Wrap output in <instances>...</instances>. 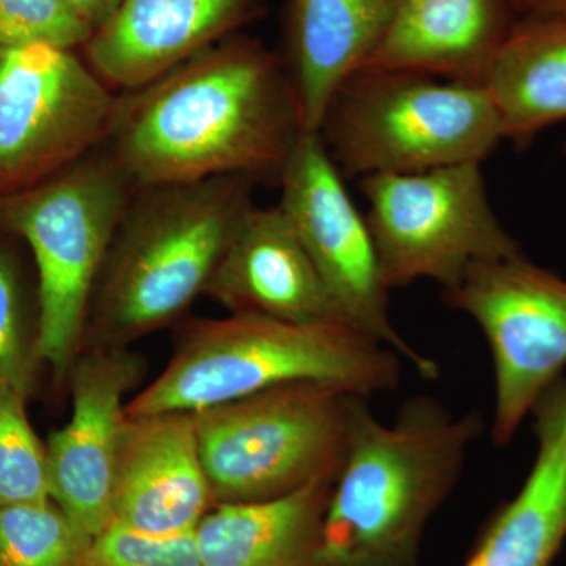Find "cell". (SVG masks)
<instances>
[{"instance_id": "obj_3", "label": "cell", "mask_w": 566, "mask_h": 566, "mask_svg": "<svg viewBox=\"0 0 566 566\" xmlns=\"http://www.w3.org/2000/svg\"><path fill=\"white\" fill-rule=\"evenodd\" d=\"M253 182L223 175L134 192L96 283L82 349L128 348L174 323L207 289L253 205Z\"/></svg>"}, {"instance_id": "obj_26", "label": "cell", "mask_w": 566, "mask_h": 566, "mask_svg": "<svg viewBox=\"0 0 566 566\" xmlns=\"http://www.w3.org/2000/svg\"><path fill=\"white\" fill-rule=\"evenodd\" d=\"M63 3L95 32L114 17L122 0H63Z\"/></svg>"}, {"instance_id": "obj_22", "label": "cell", "mask_w": 566, "mask_h": 566, "mask_svg": "<svg viewBox=\"0 0 566 566\" xmlns=\"http://www.w3.org/2000/svg\"><path fill=\"white\" fill-rule=\"evenodd\" d=\"M25 398L0 382V506L51 499L46 447L29 422Z\"/></svg>"}, {"instance_id": "obj_6", "label": "cell", "mask_w": 566, "mask_h": 566, "mask_svg": "<svg viewBox=\"0 0 566 566\" xmlns=\"http://www.w3.org/2000/svg\"><path fill=\"white\" fill-rule=\"evenodd\" d=\"M319 134L342 175L359 178L482 163L504 140L482 84L415 71H357Z\"/></svg>"}, {"instance_id": "obj_9", "label": "cell", "mask_w": 566, "mask_h": 566, "mask_svg": "<svg viewBox=\"0 0 566 566\" xmlns=\"http://www.w3.org/2000/svg\"><path fill=\"white\" fill-rule=\"evenodd\" d=\"M118 96L73 50L0 44V192L46 180L106 142Z\"/></svg>"}, {"instance_id": "obj_21", "label": "cell", "mask_w": 566, "mask_h": 566, "mask_svg": "<svg viewBox=\"0 0 566 566\" xmlns=\"http://www.w3.org/2000/svg\"><path fill=\"white\" fill-rule=\"evenodd\" d=\"M93 539L52 499L0 506V566H88Z\"/></svg>"}, {"instance_id": "obj_8", "label": "cell", "mask_w": 566, "mask_h": 566, "mask_svg": "<svg viewBox=\"0 0 566 566\" xmlns=\"http://www.w3.org/2000/svg\"><path fill=\"white\" fill-rule=\"evenodd\" d=\"M387 289L430 279L452 289L474 263L520 255L488 200L480 163L359 178Z\"/></svg>"}, {"instance_id": "obj_10", "label": "cell", "mask_w": 566, "mask_h": 566, "mask_svg": "<svg viewBox=\"0 0 566 566\" xmlns=\"http://www.w3.org/2000/svg\"><path fill=\"white\" fill-rule=\"evenodd\" d=\"M444 301L485 334L495 378L491 438L509 446L539 397L566 374V281L520 253L472 264L444 290Z\"/></svg>"}, {"instance_id": "obj_17", "label": "cell", "mask_w": 566, "mask_h": 566, "mask_svg": "<svg viewBox=\"0 0 566 566\" xmlns=\"http://www.w3.org/2000/svg\"><path fill=\"white\" fill-rule=\"evenodd\" d=\"M531 415L538 442L531 472L488 521L464 566H553L566 543V374Z\"/></svg>"}, {"instance_id": "obj_4", "label": "cell", "mask_w": 566, "mask_h": 566, "mask_svg": "<svg viewBox=\"0 0 566 566\" xmlns=\"http://www.w3.org/2000/svg\"><path fill=\"white\" fill-rule=\"evenodd\" d=\"M400 378L401 357L352 324L230 314L189 324L167 367L125 412H200L293 382L367 398L392 392Z\"/></svg>"}, {"instance_id": "obj_11", "label": "cell", "mask_w": 566, "mask_h": 566, "mask_svg": "<svg viewBox=\"0 0 566 566\" xmlns=\"http://www.w3.org/2000/svg\"><path fill=\"white\" fill-rule=\"evenodd\" d=\"M279 207L292 222L342 316L397 353L424 379L439 375L436 360L417 352L395 329L389 293L367 218L353 202L322 134L303 133L281 177Z\"/></svg>"}, {"instance_id": "obj_1", "label": "cell", "mask_w": 566, "mask_h": 566, "mask_svg": "<svg viewBox=\"0 0 566 566\" xmlns=\"http://www.w3.org/2000/svg\"><path fill=\"white\" fill-rule=\"evenodd\" d=\"M304 133L285 66L262 43L219 41L118 96L107 155L137 188L277 175Z\"/></svg>"}, {"instance_id": "obj_19", "label": "cell", "mask_w": 566, "mask_h": 566, "mask_svg": "<svg viewBox=\"0 0 566 566\" xmlns=\"http://www.w3.org/2000/svg\"><path fill=\"white\" fill-rule=\"evenodd\" d=\"M334 480L273 501L219 504L196 528L203 566H318Z\"/></svg>"}, {"instance_id": "obj_18", "label": "cell", "mask_w": 566, "mask_h": 566, "mask_svg": "<svg viewBox=\"0 0 566 566\" xmlns=\"http://www.w3.org/2000/svg\"><path fill=\"white\" fill-rule=\"evenodd\" d=\"M389 7V0H289L285 70L305 133H319L334 96L374 51Z\"/></svg>"}, {"instance_id": "obj_12", "label": "cell", "mask_w": 566, "mask_h": 566, "mask_svg": "<svg viewBox=\"0 0 566 566\" xmlns=\"http://www.w3.org/2000/svg\"><path fill=\"white\" fill-rule=\"evenodd\" d=\"M144 363L128 348L82 349L70 371L73 411L46 446L51 499L96 538L112 523V485L123 427L125 395Z\"/></svg>"}, {"instance_id": "obj_5", "label": "cell", "mask_w": 566, "mask_h": 566, "mask_svg": "<svg viewBox=\"0 0 566 566\" xmlns=\"http://www.w3.org/2000/svg\"><path fill=\"white\" fill-rule=\"evenodd\" d=\"M137 186L106 153L7 193L0 219L29 244L39 271L33 349L57 381L69 378L107 252Z\"/></svg>"}, {"instance_id": "obj_27", "label": "cell", "mask_w": 566, "mask_h": 566, "mask_svg": "<svg viewBox=\"0 0 566 566\" xmlns=\"http://www.w3.org/2000/svg\"><path fill=\"white\" fill-rule=\"evenodd\" d=\"M521 18L566 17V0H506Z\"/></svg>"}, {"instance_id": "obj_25", "label": "cell", "mask_w": 566, "mask_h": 566, "mask_svg": "<svg viewBox=\"0 0 566 566\" xmlns=\"http://www.w3.org/2000/svg\"><path fill=\"white\" fill-rule=\"evenodd\" d=\"M36 363L25 333L17 266L10 253L0 249V382L29 395Z\"/></svg>"}, {"instance_id": "obj_23", "label": "cell", "mask_w": 566, "mask_h": 566, "mask_svg": "<svg viewBox=\"0 0 566 566\" xmlns=\"http://www.w3.org/2000/svg\"><path fill=\"white\" fill-rule=\"evenodd\" d=\"M93 35L63 0H0V44L44 43L74 50Z\"/></svg>"}, {"instance_id": "obj_13", "label": "cell", "mask_w": 566, "mask_h": 566, "mask_svg": "<svg viewBox=\"0 0 566 566\" xmlns=\"http://www.w3.org/2000/svg\"><path fill=\"white\" fill-rule=\"evenodd\" d=\"M212 504L193 412L126 416L112 523L144 535L196 531Z\"/></svg>"}, {"instance_id": "obj_14", "label": "cell", "mask_w": 566, "mask_h": 566, "mask_svg": "<svg viewBox=\"0 0 566 566\" xmlns=\"http://www.w3.org/2000/svg\"><path fill=\"white\" fill-rule=\"evenodd\" d=\"M264 0H122L85 44L109 87L133 92L259 20Z\"/></svg>"}, {"instance_id": "obj_20", "label": "cell", "mask_w": 566, "mask_h": 566, "mask_svg": "<svg viewBox=\"0 0 566 566\" xmlns=\"http://www.w3.org/2000/svg\"><path fill=\"white\" fill-rule=\"evenodd\" d=\"M482 85L502 137L520 150L543 129L566 120V17L516 20Z\"/></svg>"}, {"instance_id": "obj_15", "label": "cell", "mask_w": 566, "mask_h": 566, "mask_svg": "<svg viewBox=\"0 0 566 566\" xmlns=\"http://www.w3.org/2000/svg\"><path fill=\"white\" fill-rule=\"evenodd\" d=\"M203 293L230 314L348 323L279 205L245 211Z\"/></svg>"}, {"instance_id": "obj_7", "label": "cell", "mask_w": 566, "mask_h": 566, "mask_svg": "<svg viewBox=\"0 0 566 566\" xmlns=\"http://www.w3.org/2000/svg\"><path fill=\"white\" fill-rule=\"evenodd\" d=\"M354 397L293 382L193 412L212 504L273 501L334 480L344 463Z\"/></svg>"}, {"instance_id": "obj_2", "label": "cell", "mask_w": 566, "mask_h": 566, "mask_svg": "<svg viewBox=\"0 0 566 566\" xmlns=\"http://www.w3.org/2000/svg\"><path fill=\"white\" fill-rule=\"evenodd\" d=\"M364 400L352 401L318 566H416L424 527L452 494L485 422L479 412L457 416L423 395L405 401L387 424Z\"/></svg>"}, {"instance_id": "obj_16", "label": "cell", "mask_w": 566, "mask_h": 566, "mask_svg": "<svg viewBox=\"0 0 566 566\" xmlns=\"http://www.w3.org/2000/svg\"><path fill=\"white\" fill-rule=\"evenodd\" d=\"M389 17L359 71H415L482 84L517 20L506 0H389Z\"/></svg>"}, {"instance_id": "obj_24", "label": "cell", "mask_w": 566, "mask_h": 566, "mask_svg": "<svg viewBox=\"0 0 566 566\" xmlns=\"http://www.w3.org/2000/svg\"><path fill=\"white\" fill-rule=\"evenodd\" d=\"M88 566H203L196 531L144 535L111 523L93 539Z\"/></svg>"}]
</instances>
